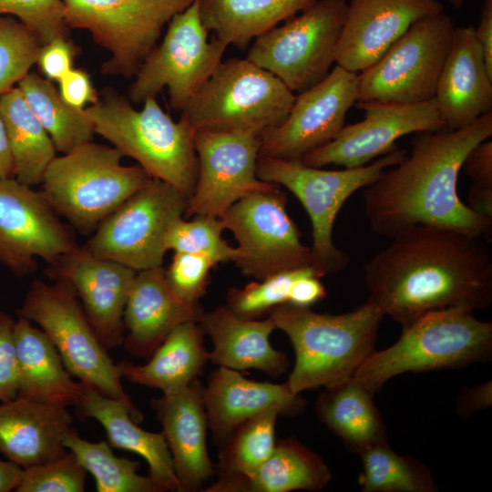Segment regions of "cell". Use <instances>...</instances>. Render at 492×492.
I'll use <instances>...</instances> for the list:
<instances>
[{
  "mask_svg": "<svg viewBox=\"0 0 492 492\" xmlns=\"http://www.w3.org/2000/svg\"><path fill=\"white\" fill-rule=\"evenodd\" d=\"M363 473L359 483L364 492H435L429 468L415 458L400 456L386 442L360 453Z\"/></svg>",
  "mask_w": 492,
  "mask_h": 492,
  "instance_id": "74e56055",
  "label": "cell"
},
{
  "mask_svg": "<svg viewBox=\"0 0 492 492\" xmlns=\"http://www.w3.org/2000/svg\"><path fill=\"white\" fill-rule=\"evenodd\" d=\"M491 355L492 323L477 319L468 307H449L402 328L400 338L384 350H374L353 378L374 395L398 374L459 368L487 362Z\"/></svg>",
  "mask_w": 492,
  "mask_h": 492,
  "instance_id": "5b68a950",
  "label": "cell"
},
{
  "mask_svg": "<svg viewBox=\"0 0 492 492\" xmlns=\"http://www.w3.org/2000/svg\"><path fill=\"white\" fill-rule=\"evenodd\" d=\"M346 11V0H316L300 15L255 38L246 58L292 92H302L325 78L335 63Z\"/></svg>",
  "mask_w": 492,
  "mask_h": 492,
  "instance_id": "8fae6325",
  "label": "cell"
},
{
  "mask_svg": "<svg viewBox=\"0 0 492 492\" xmlns=\"http://www.w3.org/2000/svg\"><path fill=\"white\" fill-rule=\"evenodd\" d=\"M102 97L85 108L95 133L136 159L152 179L170 184L189 199L199 172L195 130L182 118L174 121L155 97L137 110L113 90L105 89Z\"/></svg>",
  "mask_w": 492,
  "mask_h": 492,
  "instance_id": "277c9868",
  "label": "cell"
},
{
  "mask_svg": "<svg viewBox=\"0 0 492 492\" xmlns=\"http://www.w3.org/2000/svg\"><path fill=\"white\" fill-rule=\"evenodd\" d=\"M443 11L439 0H350L335 63L360 73L375 63L415 21Z\"/></svg>",
  "mask_w": 492,
  "mask_h": 492,
  "instance_id": "44dd1931",
  "label": "cell"
},
{
  "mask_svg": "<svg viewBox=\"0 0 492 492\" xmlns=\"http://www.w3.org/2000/svg\"><path fill=\"white\" fill-rule=\"evenodd\" d=\"M0 115L13 155L14 178L30 187L41 184L56 149L18 87L0 95Z\"/></svg>",
  "mask_w": 492,
  "mask_h": 492,
  "instance_id": "836d02e7",
  "label": "cell"
},
{
  "mask_svg": "<svg viewBox=\"0 0 492 492\" xmlns=\"http://www.w3.org/2000/svg\"><path fill=\"white\" fill-rule=\"evenodd\" d=\"M61 97L71 107L84 109L87 104H96L99 98L88 74L71 68L58 81Z\"/></svg>",
  "mask_w": 492,
  "mask_h": 492,
  "instance_id": "7dc6e473",
  "label": "cell"
},
{
  "mask_svg": "<svg viewBox=\"0 0 492 492\" xmlns=\"http://www.w3.org/2000/svg\"><path fill=\"white\" fill-rule=\"evenodd\" d=\"M204 27L228 46L244 49L316 0H196Z\"/></svg>",
  "mask_w": 492,
  "mask_h": 492,
  "instance_id": "1f68e13d",
  "label": "cell"
},
{
  "mask_svg": "<svg viewBox=\"0 0 492 492\" xmlns=\"http://www.w3.org/2000/svg\"><path fill=\"white\" fill-rule=\"evenodd\" d=\"M77 47L68 37H56L43 45L36 64L46 78L58 81L71 68Z\"/></svg>",
  "mask_w": 492,
  "mask_h": 492,
  "instance_id": "bcb514c9",
  "label": "cell"
},
{
  "mask_svg": "<svg viewBox=\"0 0 492 492\" xmlns=\"http://www.w3.org/2000/svg\"><path fill=\"white\" fill-rule=\"evenodd\" d=\"M173 460L181 492L202 488L215 466L207 451V413L198 379L150 402Z\"/></svg>",
  "mask_w": 492,
  "mask_h": 492,
  "instance_id": "7402d4cb",
  "label": "cell"
},
{
  "mask_svg": "<svg viewBox=\"0 0 492 492\" xmlns=\"http://www.w3.org/2000/svg\"><path fill=\"white\" fill-rule=\"evenodd\" d=\"M78 246L42 191L0 179V262L16 276L36 271V258L53 263Z\"/></svg>",
  "mask_w": 492,
  "mask_h": 492,
  "instance_id": "e0dca14e",
  "label": "cell"
},
{
  "mask_svg": "<svg viewBox=\"0 0 492 492\" xmlns=\"http://www.w3.org/2000/svg\"><path fill=\"white\" fill-rule=\"evenodd\" d=\"M309 267L282 272L241 289L231 288L227 294L226 306L244 319H257L271 313L277 306L288 302L293 282Z\"/></svg>",
  "mask_w": 492,
  "mask_h": 492,
  "instance_id": "60d3db41",
  "label": "cell"
},
{
  "mask_svg": "<svg viewBox=\"0 0 492 492\" xmlns=\"http://www.w3.org/2000/svg\"><path fill=\"white\" fill-rule=\"evenodd\" d=\"M1 15L16 16L39 36L44 45L56 37H68L61 0H0Z\"/></svg>",
  "mask_w": 492,
  "mask_h": 492,
  "instance_id": "7bdbcfd3",
  "label": "cell"
},
{
  "mask_svg": "<svg viewBox=\"0 0 492 492\" xmlns=\"http://www.w3.org/2000/svg\"><path fill=\"white\" fill-rule=\"evenodd\" d=\"M455 8H461L466 0H448Z\"/></svg>",
  "mask_w": 492,
  "mask_h": 492,
  "instance_id": "9f6ffc18",
  "label": "cell"
},
{
  "mask_svg": "<svg viewBox=\"0 0 492 492\" xmlns=\"http://www.w3.org/2000/svg\"><path fill=\"white\" fill-rule=\"evenodd\" d=\"M191 218H181L172 226L167 238L168 251L204 255L215 264L234 261L237 250L223 239L221 233L225 229L220 219L210 215Z\"/></svg>",
  "mask_w": 492,
  "mask_h": 492,
  "instance_id": "f35d334b",
  "label": "cell"
},
{
  "mask_svg": "<svg viewBox=\"0 0 492 492\" xmlns=\"http://www.w3.org/2000/svg\"><path fill=\"white\" fill-rule=\"evenodd\" d=\"M374 395L351 378L320 395L316 411L321 421L352 451L387 441L386 428L373 401Z\"/></svg>",
  "mask_w": 492,
  "mask_h": 492,
  "instance_id": "d6a6232c",
  "label": "cell"
},
{
  "mask_svg": "<svg viewBox=\"0 0 492 492\" xmlns=\"http://www.w3.org/2000/svg\"><path fill=\"white\" fill-rule=\"evenodd\" d=\"M466 205L480 216L492 218V187L473 183L468 189Z\"/></svg>",
  "mask_w": 492,
  "mask_h": 492,
  "instance_id": "f5cc1de1",
  "label": "cell"
},
{
  "mask_svg": "<svg viewBox=\"0 0 492 492\" xmlns=\"http://www.w3.org/2000/svg\"><path fill=\"white\" fill-rule=\"evenodd\" d=\"M434 99L446 128H464L492 109V74L475 26H456Z\"/></svg>",
  "mask_w": 492,
  "mask_h": 492,
  "instance_id": "603a6c76",
  "label": "cell"
},
{
  "mask_svg": "<svg viewBox=\"0 0 492 492\" xmlns=\"http://www.w3.org/2000/svg\"><path fill=\"white\" fill-rule=\"evenodd\" d=\"M356 107L364 111V119L344 126L332 141L306 153L300 159L303 164L362 167L396 147L395 142L401 137L446 128L434 98L412 105L371 103Z\"/></svg>",
  "mask_w": 492,
  "mask_h": 492,
  "instance_id": "d6986e66",
  "label": "cell"
},
{
  "mask_svg": "<svg viewBox=\"0 0 492 492\" xmlns=\"http://www.w3.org/2000/svg\"><path fill=\"white\" fill-rule=\"evenodd\" d=\"M67 406L23 395L0 404V454L22 468L64 455L73 417Z\"/></svg>",
  "mask_w": 492,
  "mask_h": 492,
  "instance_id": "d4e9b609",
  "label": "cell"
},
{
  "mask_svg": "<svg viewBox=\"0 0 492 492\" xmlns=\"http://www.w3.org/2000/svg\"><path fill=\"white\" fill-rule=\"evenodd\" d=\"M115 147L84 143L47 167L42 193L57 213L81 234L100 223L152 178L139 166H124Z\"/></svg>",
  "mask_w": 492,
  "mask_h": 492,
  "instance_id": "8992f818",
  "label": "cell"
},
{
  "mask_svg": "<svg viewBox=\"0 0 492 492\" xmlns=\"http://www.w3.org/2000/svg\"><path fill=\"white\" fill-rule=\"evenodd\" d=\"M84 387L83 395L76 405L78 415L100 423L111 446L143 457L149 465V477L164 491H181L163 433L140 428L138 425L143 420L140 412L132 410L119 400Z\"/></svg>",
  "mask_w": 492,
  "mask_h": 492,
  "instance_id": "83f0119b",
  "label": "cell"
},
{
  "mask_svg": "<svg viewBox=\"0 0 492 492\" xmlns=\"http://www.w3.org/2000/svg\"><path fill=\"white\" fill-rule=\"evenodd\" d=\"M208 426L219 445L239 424L263 411L276 409L282 415H296L305 401L287 384L256 382L238 371L219 366L203 386Z\"/></svg>",
  "mask_w": 492,
  "mask_h": 492,
  "instance_id": "484cf974",
  "label": "cell"
},
{
  "mask_svg": "<svg viewBox=\"0 0 492 492\" xmlns=\"http://www.w3.org/2000/svg\"><path fill=\"white\" fill-rule=\"evenodd\" d=\"M14 178V159L6 128L0 115V179Z\"/></svg>",
  "mask_w": 492,
  "mask_h": 492,
  "instance_id": "db71d44e",
  "label": "cell"
},
{
  "mask_svg": "<svg viewBox=\"0 0 492 492\" xmlns=\"http://www.w3.org/2000/svg\"><path fill=\"white\" fill-rule=\"evenodd\" d=\"M261 138L251 130L195 132L199 172L184 217L220 218L241 198L274 184L256 174Z\"/></svg>",
  "mask_w": 492,
  "mask_h": 492,
  "instance_id": "2e32d148",
  "label": "cell"
},
{
  "mask_svg": "<svg viewBox=\"0 0 492 492\" xmlns=\"http://www.w3.org/2000/svg\"><path fill=\"white\" fill-rule=\"evenodd\" d=\"M331 480L327 465L294 438L276 442L269 457L251 475L219 477L206 492L320 490Z\"/></svg>",
  "mask_w": 492,
  "mask_h": 492,
  "instance_id": "f546056e",
  "label": "cell"
},
{
  "mask_svg": "<svg viewBox=\"0 0 492 492\" xmlns=\"http://www.w3.org/2000/svg\"><path fill=\"white\" fill-rule=\"evenodd\" d=\"M23 468L10 460L0 459V492L15 490L22 476Z\"/></svg>",
  "mask_w": 492,
  "mask_h": 492,
  "instance_id": "11a10c76",
  "label": "cell"
},
{
  "mask_svg": "<svg viewBox=\"0 0 492 492\" xmlns=\"http://www.w3.org/2000/svg\"><path fill=\"white\" fill-rule=\"evenodd\" d=\"M491 381L466 389L457 400L456 409L461 415H469L491 405Z\"/></svg>",
  "mask_w": 492,
  "mask_h": 492,
  "instance_id": "f907efd6",
  "label": "cell"
},
{
  "mask_svg": "<svg viewBox=\"0 0 492 492\" xmlns=\"http://www.w3.org/2000/svg\"><path fill=\"white\" fill-rule=\"evenodd\" d=\"M280 412L263 411L238 425L219 444L218 477L252 474L272 454Z\"/></svg>",
  "mask_w": 492,
  "mask_h": 492,
  "instance_id": "8d00e7d4",
  "label": "cell"
},
{
  "mask_svg": "<svg viewBox=\"0 0 492 492\" xmlns=\"http://www.w3.org/2000/svg\"><path fill=\"white\" fill-rule=\"evenodd\" d=\"M14 335L18 361L17 395L77 405L85 387L72 379L47 335L21 316L15 322Z\"/></svg>",
  "mask_w": 492,
  "mask_h": 492,
  "instance_id": "f1b7e54d",
  "label": "cell"
},
{
  "mask_svg": "<svg viewBox=\"0 0 492 492\" xmlns=\"http://www.w3.org/2000/svg\"><path fill=\"white\" fill-rule=\"evenodd\" d=\"M199 323L212 340L213 350L209 356L213 364L236 371L257 369L272 377L287 371V355L275 350L270 342L276 329L271 316L261 321L244 319L227 306H220L203 313Z\"/></svg>",
  "mask_w": 492,
  "mask_h": 492,
  "instance_id": "4316f807",
  "label": "cell"
},
{
  "mask_svg": "<svg viewBox=\"0 0 492 492\" xmlns=\"http://www.w3.org/2000/svg\"><path fill=\"white\" fill-rule=\"evenodd\" d=\"M27 105L51 138L56 151L68 153L92 141L94 125L85 108L68 105L52 81L28 72L18 83Z\"/></svg>",
  "mask_w": 492,
  "mask_h": 492,
  "instance_id": "e575fe53",
  "label": "cell"
},
{
  "mask_svg": "<svg viewBox=\"0 0 492 492\" xmlns=\"http://www.w3.org/2000/svg\"><path fill=\"white\" fill-rule=\"evenodd\" d=\"M203 313L200 302H187L173 292L162 266L137 272L123 315L125 350L149 359L177 326L199 323Z\"/></svg>",
  "mask_w": 492,
  "mask_h": 492,
  "instance_id": "cb8c5ba5",
  "label": "cell"
},
{
  "mask_svg": "<svg viewBox=\"0 0 492 492\" xmlns=\"http://www.w3.org/2000/svg\"><path fill=\"white\" fill-rule=\"evenodd\" d=\"M287 198L273 184L233 203L220 217L238 242L234 263L247 277L271 275L312 266L311 248L286 210Z\"/></svg>",
  "mask_w": 492,
  "mask_h": 492,
  "instance_id": "9a60e30c",
  "label": "cell"
},
{
  "mask_svg": "<svg viewBox=\"0 0 492 492\" xmlns=\"http://www.w3.org/2000/svg\"><path fill=\"white\" fill-rule=\"evenodd\" d=\"M205 333L196 322L177 326L154 351L149 362L135 365L128 361L118 364L122 378L162 391L183 388L198 379L210 361L204 346Z\"/></svg>",
  "mask_w": 492,
  "mask_h": 492,
  "instance_id": "4dcf8cb0",
  "label": "cell"
},
{
  "mask_svg": "<svg viewBox=\"0 0 492 492\" xmlns=\"http://www.w3.org/2000/svg\"><path fill=\"white\" fill-rule=\"evenodd\" d=\"M15 320L0 312V402L18 395V361L14 335Z\"/></svg>",
  "mask_w": 492,
  "mask_h": 492,
  "instance_id": "f6af8a7d",
  "label": "cell"
},
{
  "mask_svg": "<svg viewBox=\"0 0 492 492\" xmlns=\"http://www.w3.org/2000/svg\"><path fill=\"white\" fill-rule=\"evenodd\" d=\"M45 273L75 289L103 345L108 350L124 341V310L137 272L119 262L97 257L83 245L48 264Z\"/></svg>",
  "mask_w": 492,
  "mask_h": 492,
  "instance_id": "ffe728a7",
  "label": "cell"
},
{
  "mask_svg": "<svg viewBox=\"0 0 492 492\" xmlns=\"http://www.w3.org/2000/svg\"><path fill=\"white\" fill-rule=\"evenodd\" d=\"M474 184L492 187V141L486 139L466 156L462 169Z\"/></svg>",
  "mask_w": 492,
  "mask_h": 492,
  "instance_id": "c3c4849f",
  "label": "cell"
},
{
  "mask_svg": "<svg viewBox=\"0 0 492 492\" xmlns=\"http://www.w3.org/2000/svg\"><path fill=\"white\" fill-rule=\"evenodd\" d=\"M358 73L336 65L318 84L295 96L286 118L264 131L259 157L300 160L337 137L355 104Z\"/></svg>",
  "mask_w": 492,
  "mask_h": 492,
  "instance_id": "ac0fdd59",
  "label": "cell"
},
{
  "mask_svg": "<svg viewBox=\"0 0 492 492\" xmlns=\"http://www.w3.org/2000/svg\"><path fill=\"white\" fill-rule=\"evenodd\" d=\"M320 274L311 266L293 282L288 302L298 307H310L324 299L326 290L321 282Z\"/></svg>",
  "mask_w": 492,
  "mask_h": 492,
  "instance_id": "681fc988",
  "label": "cell"
},
{
  "mask_svg": "<svg viewBox=\"0 0 492 492\" xmlns=\"http://www.w3.org/2000/svg\"><path fill=\"white\" fill-rule=\"evenodd\" d=\"M64 446L95 478L97 492H163L149 476L138 475L139 463L114 455L106 441L82 439L73 429L64 438Z\"/></svg>",
  "mask_w": 492,
  "mask_h": 492,
  "instance_id": "d590c367",
  "label": "cell"
},
{
  "mask_svg": "<svg viewBox=\"0 0 492 492\" xmlns=\"http://www.w3.org/2000/svg\"><path fill=\"white\" fill-rule=\"evenodd\" d=\"M476 37L483 50L488 72L492 74V0H483Z\"/></svg>",
  "mask_w": 492,
  "mask_h": 492,
  "instance_id": "816d5d0a",
  "label": "cell"
},
{
  "mask_svg": "<svg viewBox=\"0 0 492 492\" xmlns=\"http://www.w3.org/2000/svg\"><path fill=\"white\" fill-rule=\"evenodd\" d=\"M43 45L39 36L22 22L0 15V95L29 72Z\"/></svg>",
  "mask_w": 492,
  "mask_h": 492,
  "instance_id": "ab89813d",
  "label": "cell"
},
{
  "mask_svg": "<svg viewBox=\"0 0 492 492\" xmlns=\"http://www.w3.org/2000/svg\"><path fill=\"white\" fill-rule=\"evenodd\" d=\"M187 202L176 188L151 179L106 218L83 247L136 272L162 266L169 232L184 217Z\"/></svg>",
  "mask_w": 492,
  "mask_h": 492,
  "instance_id": "4fadbf2b",
  "label": "cell"
},
{
  "mask_svg": "<svg viewBox=\"0 0 492 492\" xmlns=\"http://www.w3.org/2000/svg\"><path fill=\"white\" fill-rule=\"evenodd\" d=\"M276 329L289 337L295 364L286 382L293 394L330 388L353 378L374 351L383 313L369 299L343 314L318 313L283 303L273 309Z\"/></svg>",
  "mask_w": 492,
  "mask_h": 492,
  "instance_id": "3957f363",
  "label": "cell"
},
{
  "mask_svg": "<svg viewBox=\"0 0 492 492\" xmlns=\"http://www.w3.org/2000/svg\"><path fill=\"white\" fill-rule=\"evenodd\" d=\"M87 470L67 451L51 461L23 468L17 492H83Z\"/></svg>",
  "mask_w": 492,
  "mask_h": 492,
  "instance_id": "b9f144b4",
  "label": "cell"
},
{
  "mask_svg": "<svg viewBox=\"0 0 492 492\" xmlns=\"http://www.w3.org/2000/svg\"><path fill=\"white\" fill-rule=\"evenodd\" d=\"M17 315L36 323L53 343L68 373L86 387L119 400L136 412L120 371L90 323L74 287L63 280H35Z\"/></svg>",
  "mask_w": 492,
  "mask_h": 492,
  "instance_id": "9c48e42d",
  "label": "cell"
},
{
  "mask_svg": "<svg viewBox=\"0 0 492 492\" xmlns=\"http://www.w3.org/2000/svg\"><path fill=\"white\" fill-rule=\"evenodd\" d=\"M215 265L207 256L174 251L165 274L169 286L181 300L195 303L204 295L210 272Z\"/></svg>",
  "mask_w": 492,
  "mask_h": 492,
  "instance_id": "ee69618b",
  "label": "cell"
},
{
  "mask_svg": "<svg viewBox=\"0 0 492 492\" xmlns=\"http://www.w3.org/2000/svg\"><path fill=\"white\" fill-rule=\"evenodd\" d=\"M69 28L87 30L110 53L104 75L135 77L166 24L196 0H61Z\"/></svg>",
  "mask_w": 492,
  "mask_h": 492,
  "instance_id": "7c38bea8",
  "label": "cell"
},
{
  "mask_svg": "<svg viewBox=\"0 0 492 492\" xmlns=\"http://www.w3.org/2000/svg\"><path fill=\"white\" fill-rule=\"evenodd\" d=\"M295 95L271 72L247 58H229L181 110L196 131L251 130L262 134L287 117Z\"/></svg>",
  "mask_w": 492,
  "mask_h": 492,
  "instance_id": "ba28073f",
  "label": "cell"
},
{
  "mask_svg": "<svg viewBox=\"0 0 492 492\" xmlns=\"http://www.w3.org/2000/svg\"><path fill=\"white\" fill-rule=\"evenodd\" d=\"M405 156L406 151L396 146L371 164L341 170L322 169L301 160L259 157L256 174L263 181L287 188L306 210L312 223V267L323 277L342 272L350 262L349 255L333 241L334 222L344 202Z\"/></svg>",
  "mask_w": 492,
  "mask_h": 492,
  "instance_id": "52a82bcc",
  "label": "cell"
},
{
  "mask_svg": "<svg viewBox=\"0 0 492 492\" xmlns=\"http://www.w3.org/2000/svg\"><path fill=\"white\" fill-rule=\"evenodd\" d=\"M197 1L168 23L165 36L146 57L128 88V99L143 103L168 87L172 108L182 110L222 61L228 46L208 39Z\"/></svg>",
  "mask_w": 492,
  "mask_h": 492,
  "instance_id": "5bb4252c",
  "label": "cell"
},
{
  "mask_svg": "<svg viewBox=\"0 0 492 492\" xmlns=\"http://www.w3.org/2000/svg\"><path fill=\"white\" fill-rule=\"evenodd\" d=\"M455 27L445 11L415 21L375 63L358 74L355 103L412 105L434 98Z\"/></svg>",
  "mask_w": 492,
  "mask_h": 492,
  "instance_id": "30bf717a",
  "label": "cell"
},
{
  "mask_svg": "<svg viewBox=\"0 0 492 492\" xmlns=\"http://www.w3.org/2000/svg\"><path fill=\"white\" fill-rule=\"evenodd\" d=\"M373 302L402 328L427 313L492 302V257L487 241L457 230L416 225L364 265Z\"/></svg>",
  "mask_w": 492,
  "mask_h": 492,
  "instance_id": "6da1fadb",
  "label": "cell"
},
{
  "mask_svg": "<svg viewBox=\"0 0 492 492\" xmlns=\"http://www.w3.org/2000/svg\"><path fill=\"white\" fill-rule=\"evenodd\" d=\"M409 156L364 188V211L372 231L394 238L416 225L450 228L488 242L492 218L473 212L457 193L467 153L492 135V112L456 130L421 132Z\"/></svg>",
  "mask_w": 492,
  "mask_h": 492,
  "instance_id": "7a4b0ae2",
  "label": "cell"
}]
</instances>
